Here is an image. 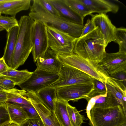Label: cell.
<instances>
[{
  "label": "cell",
  "mask_w": 126,
  "mask_h": 126,
  "mask_svg": "<svg viewBox=\"0 0 126 126\" xmlns=\"http://www.w3.org/2000/svg\"><path fill=\"white\" fill-rule=\"evenodd\" d=\"M105 42L98 27L85 35L75 39L73 52L97 64L105 56Z\"/></svg>",
  "instance_id": "6da1fadb"
},
{
  "label": "cell",
  "mask_w": 126,
  "mask_h": 126,
  "mask_svg": "<svg viewBox=\"0 0 126 126\" xmlns=\"http://www.w3.org/2000/svg\"><path fill=\"white\" fill-rule=\"evenodd\" d=\"M29 16L34 21H39L66 33L75 39L80 37L84 25L71 22L60 16L52 14L32 1Z\"/></svg>",
  "instance_id": "7a4b0ae2"
},
{
  "label": "cell",
  "mask_w": 126,
  "mask_h": 126,
  "mask_svg": "<svg viewBox=\"0 0 126 126\" xmlns=\"http://www.w3.org/2000/svg\"><path fill=\"white\" fill-rule=\"evenodd\" d=\"M34 21L29 16H21L18 23L17 40L12 60V68L16 70L23 64L32 52L33 46L31 29Z\"/></svg>",
  "instance_id": "3957f363"
},
{
  "label": "cell",
  "mask_w": 126,
  "mask_h": 126,
  "mask_svg": "<svg viewBox=\"0 0 126 126\" xmlns=\"http://www.w3.org/2000/svg\"><path fill=\"white\" fill-rule=\"evenodd\" d=\"M89 121L91 126H126V114L119 105L104 108H93Z\"/></svg>",
  "instance_id": "277c9868"
},
{
  "label": "cell",
  "mask_w": 126,
  "mask_h": 126,
  "mask_svg": "<svg viewBox=\"0 0 126 126\" xmlns=\"http://www.w3.org/2000/svg\"><path fill=\"white\" fill-rule=\"evenodd\" d=\"M57 57L62 64L76 68L104 83L109 77L100 70L97 64L73 52L71 54H57Z\"/></svg>",
  "instance_id": "5b68a950"
},
{
  "label": "cell",
  "mask_w": 126,
  "mask_h": 126,
  "mask_svg": "<svg viewBox=\"0 0 126 126\" xmlns=\"http://www.w3.org/2000/svg\"><path fill=\"white\" fill-rule=\"evenodd\" d=\"M47 25L48 47L57 54L73 53L75 38L51 26Z\"/></svg>",
  "instance_id": "8992f818"
},
{
  "label": "cell",
  "mask_w": 126,
  "mask_h": 126,
  "mask_svg": "<svg viewBox=\"0 0 126 126\" xmlns=\"http://www.w3.org/2000/svg\"><path fill=\"white\" fill-rule=\"evenodd\" d=\"M58 79L49 87L57 89L62 87L80 84L93 83L91 77L74 67L62 64L58 73Z\"/></svg>",
  "instance_id": "52a82bcc"
},
{
  "label": "cell",
  "mask_w": 126,
  "mask_h": 126,
  "mask_svg": "<svg viewBox=\"0 0 126 126\" xmlns=\"http://www.w3.org/2000/svg\"><path fill=\"white\" fill-rule=\"evenodd\" d=\"M58 74L36 69L26 81L18 85L27 92H36L49 86L58 79Z\"/></svg>",
  "instance_id": "ba28073f"
},
{
  "label": "cell",
  "mask_w": 126,
  "mask_h": 126,
  "mask_svg": "<svg viewBox=\"0 0 126 126\" xmlns=\"http://www.w3.org/2000/svg\"><path fill=\"white\" fill-rule=\"evenodd\" d=\"M93 83L80 84L66 86L57 89V97L65 102H77L85 99L88 102L94 89Z\"/></svg>",
  "instance_id": "9c48e42d"
},
{
  "label": "cell",
  "mask_w": 126,
  "mask_h": 126,
  "mask_svg": "<svg viewBox=\"0 0 126 126\" xmlns=\"http://www.w3.org/2000/svg\"><path fill=\"white\" fill-rule=\"evenodd\" d=\"M31 37L33 46L31 52L35 63L49 47L46 25L40 21H34L32 27Z\"/></svg>",
  "instance_id": "30bf717a"
},
{
  "label": "cell",
  "mask_w": 126,
  "mask_h": 126,
  "mask_svg": "<svg viewBox=\"0 0 126 126\" xmlns=\"http://www.w3.org/2000/svg\"><path fill=\"white\" fill-rule=\"evenodd\" d=\"M100 70L109 76L123 71H126V53L118 52H106L101 61L97 64Z\"/></svg>",
  "instance_id": "8fae6325"
},
{
  "label": "cell",
  "mask_w": 126,
  "mask_h": 126,
  "mask_svg": "<svg viewBox=\"0 0 126 126\" xmlns=\"http://www.w3.org/2000/svg\"><path fill=\"white\" fill-rule=\"evenodd\" d=\"M28 99L36 110L45 126H62L54 111L47 107L36 92H27Z\"/></svg>",
  "instance_id": "7c38bea8"
},
{
  "label": "cell",
  "mask_w": 126,
  "mask_h": 126,
  "mask_svg": "<svg viewBox=\"0 0 126 126\" xmlns=\"http://www.w3.org/2000/svg\"><path fill=\"white\" fill-rule=\"evenodd\" d=\"M91 20L95 28L98 27L102 34L107 47L109 43L115 41L114 31L116 27L106 14L90 15Z\"/></svg>",
  "instance_id": "4fadbf2b"
},
{
  "label": "cell",
  "mask_w": 126,
  "mask_h": 126,
  "mask_svg": "<svg viewBox=\"0 0 126 126\" xmlns=\"http://www.w3.org/2000/svg\"><path fill=\"white\" fill-rule=\"evenodd\" d=\"M36 69L58 74L62 64L57 57V54L49 47L45 53L36 60Z\"/></svg>",
  "instance_id": "5bb4252c"
},
{
  "label": "cell",
  "mask_w": 126,
  "mask_h": 126,
  "mask_svg": "<svg viewBox=\"0 0 126 126\" xmlns=\"http://www.w3.org/2000/svg\"><path fill=\"white\" fill-rule=\"evenodd\" d=\"M90 9L92 13L98 14H106L109 12L116 13L118 11V5L109 0H79Z\"/></svg>",
  "instance_id": "9a60e30c"
},
{
  "label": "cell",
  "mask_w": 126,
  "mask_h": 126,
  "mask_svg": "<svg viewBox=\"0 0 126 126\" xmlns=\"http://www.w3.org/2000/svg\"><path fill=\"white\" fill-rule=\"evenodd\" d=\"M48 0L58 12L60 16L72 23L83 24L84 19L70 8L63 0Z\"/></svg>",
  "instance_id": "2e32d148"
},
{
  "label": "cell",
  "mask_w": 126,
  "mask_h": 126,
  "mask_svg": "<svg viewBox=\"0 0 126 126\" xmlns=\"http://www.w3.org/2000/svg\"><path fill=\"white\" fill-rule=\"evenodd\" d=\"M31 1V0H9L0 4V13L16 17L18 13L30 8Z\"/></svg>",
  "instance_id": "e0dca14e"
},
{
  "label": "cell",
  "mask_w": 126,
  "mask_h": 126,
  "mask_svg": "<svg viewBox=\"0 0 126 126\" xmlns=\"http://www.w3.org/2000/svg\"><path fill=\"white\" fill-rule=\"evenodd\" d=\"M18 26L7 32V41L3 58L8 66L12 68V60L15 49L18 31Z\"/></svg>",
  "instance_id": "ac0fdd59"
},
{
  "label": "cell",
  "mask_w": 126,
  "mask_h": 126,
  "mask_svg": "<svg viewBox=\"0 0 126 126\" xmlns=\"http://www.w3.org/2000/svg\"><path fill=\"white\" fill-rule=\"evenodd\" d=\"M105 84L107 91L115 98L126 114V91L123 90L109 77L106 79Z\"/></svg>",
  "instance_id": "d6986e66"
},
{
  "label": "cell",
  "mask_w": 126,
  "mask_h": 126,
  "mask_svg": "<svg viewBox=\"0 0 126 126\" xmlns=\"http://www.w3.org/2000/svg\"><path fill=\"white\" fill-rule=\"evenodd\" d=\"M5 102L11 122L19 126L28 118L26 112L18 104L7 101Z\"/></svg>",
  "instance_id": "ffe728a7"
},
{
  "label": "cell",
  "mask_w": 126,
  "mask_h": 126,
  "mask_svg": "<svg viewBox=\"0 0 126 126\" xmlns=\"http://www.w3.org/2000/svg\"><path fill=\"white\" fill-rule=\"evenodd\" d=\"M68 103L57 97L54 102V111L59 121L62 126H72L67 109Z\"/></svg>",
  "instance_id": "44dd1931"
},
{
  "label": "cell",
  "mask_w": 126,
  "mask_h": 126,
  "mask_svg": "<svg viewBox=\"0 0 126 126\" xmlns=\"http://www.w3.org/2000/svg\"><path fill=\"white\" fill-rule=\"evenodd\" d=\"M32 73L27 69L18 70L9 67L6 72L0 74V77L10 80L18 86L28 79Z\"/></svg>",
  "instance_id": "7402d4cb"
},
{
  "label": "cell",
  "mask_w": 126,
  "mask_h": 126,
  "mask_svg": "<svg viewBox=\"0 0 126 126\" xmlns=\"http://www.w3.org/2000/svg\"><path fill=\"white\" fill-rule=\"evenodd\" d=\"M4 91L6 93L7 102L18 104L32 105L28 99L27 92L26 91L14 88Z\"/></svg>",
  "instance_id": "603a6c76"
},
{
  "label": "cell",
  "mask_w": 126,
  "mask_h": 126,
  "mask_svg": "<svg viewBox=\"0 0 126 126\" xmlns=\"http://www.w3.org/2000/svg\"><path fill=\"white\" fill-rule=\"evenodd\" d=\"M36 93L46 106L54 111V101L57 98V89L48 86L39 90Z\"/></svg>",
  "instance_id": "cb8c5ba5"
},
{
  "label": "cell",
  "mask_w": 126,
  "mask_h": 126,
  "mask_svg": "<svg viewBox=\"0 0 126 126\" xmlns=\"http://www.w3.org/2000/svg\"><path fill=\"white\" fill-rule=\"evenodd\" d=\"M65 4L73 11L83 19L92 13L88 8L79 0H63Z\"/></svg>",
  "instance_id": "d4e9b609"
},
{
  "label": "cell",
  "mask_w": 126,
  "mask_h": 126,
  "mask_svg": "<svg viewBox=\"0 0 126 126\" xmlns=\"http://www.w3.org/2000/svg\"><path fill=\"white\" fill-rule=\"evenodd\" d=\"M118 105L115 98L111 94L107 91L105 94L96 99L93 108H104Z\"/></svg>",
  "instance_id": "484cf974"
},
{
  "label": "cell",
  "mask_w": 126,
  "mask_h": 126,
  "mask_svg": "<svg viewBox=\"0 0 126 126\" xmlns=\"http://www.w3.org/2000/svg\"><path fill=\"white\" fill-rule=\"evenodd\" d=\"M67 109L69 120L72 126H81L85 120L84 116L80 114L76 107L68 103Z\"/></svg>",
  "instance_id": "4316f807"
},
{
  "label": "cell",
  "mask_w": 126,
  "mask_h": 126,
  "mask_svg": "<svg viewBox=\"0 0 126 126\" xmlns=\"http://www.w3.org/2000/svg\"><path fill=\"white\" fill-rule=\"evenodd\" d=\"M114 42L119 45V51L126 53V29L116 28L114 31Z\"/></svg>",
  "instance_id": "83f0119b"
},
{
  "label": "cell",
  "mask_w": 126,
  "mask_h": 126,
  "mask_svg": "<svg viewBox=\"0 0 126 126\" xmlns=\"http://www.w3.org/2000/svg\"><path fill=\"white\" fill-rule=\"evenodd\" d=\"M0 26L8 32L14 27L18 26L16 17L0 16Z\"/></svg>",
  "instance_id": "f1b7e54d"
},
{
  "label": "cell",
  "mask_w": 126,
  "mask_h": 126,
  "mask_svg": "<svg viewBox=\"0 0 126 126\" xmlns=\"http://www.w3.org/2000/svg\"><path fill=\"white\" fill-rule=\"evenodd\" d=\"M94 89L90 96V99L92 97L99 95H103L107 92L105 83L95 79L93 78Z\"/></svg>",
  "instance_id": "f546056e"
},
{
  "label": "cell",
  "mask_w": 126,
  "mask_h": 126,
  "mask_svg": "<svg viewBox=\"0 0 126 126\" xmlns=\"http://www.w3.org/2000/svg\"><path fill=\"white\" fill-rule=\"evenodd\" d=\"M112 79L124 91H126V71H123L110 75Z\"/></svg>",
  "instance_id": "4dcf8cb0"
},
{
  "label": "cell",
  "mask_w": 126,
  "mask_h": 126,
  "mask_svg": "<svg viewBox=\"0 0 126 126\" xmlns=\"http://www.w3.org/2000/svg\"><path fill=\"white\" fill-rule=\"evenodd\" d=\"M10 122L6 102H2L0 103V126Z\"/></svg>",
  "instance_id": "1f68e13d"
},
{
  "label": "cell",
  "mask_w": 126,
  "mask_h": 126,
  "mask_svg": "<svg viewBox=\"0 0 126 126\" xmlns=\"http://www.w3.org/2000/svg\"><path fill=\"white\" fill-rule=\"evenodd\" d=\"M36 1L40 5L49 13L60 16L58 12L48 0H36Z\"/></svg>",
  "instance_id": "d6a6232c"
},
{
  "label": "cell",
  "mask_w": 126,
  "mask_h": 126,
  "mask_svg": "<svg viewBox=\"0 0 126 126\" xmlns=\"http://www.w3.org/2000/svg\"><path fill=\"white\" fill-rule=\"evenodd\" d=\"M18 104L21 106L26 112L28 116V118L34 119L40 117L36 110L32 105H28Z\"/></svg>",
  "instance_id": "836d02e7"
},
{
  "label": "cell",
  "mask_w": 126,
  "mask_h": 126,
  "mask_svg": "<svg viewBox=\"0 0 126 126\" xmlns=\"http://www.w3.org/2000/svg\"><path fill=\"white\" fill-rule=\"evenodd\" d=\"M19 126H45L40 117L34 119L27 118Z\"/></svg>",
  "instance_id": "e575fe53"
},
{
  "label": "cell",
  "mask_w": 126,
  "mask_h": 126,
  "mask_svg": "<svg viewBox=\"0 0 126 126\" xmlns=\"http://www.w3.org/2000/svg\"><path fill=\"white\" fill-rule=\"evenodd\" d=\"M15 83L9 79L0 77V87L4 90L14 88Z\"/></svg>",
  "instance_id": "d590c367"
},
{
  "label": "cell",
  "mask_w": 126,
  "mask_h": 126,
  "mask_svg": "<svg viewBox=\"0 0 126 126\" xmlns=\"http://www.w3.org/2000/svg\"><path fill=\"white\" fill-rule=\"evenodd\" d=\"M95 28V27L92 20L89 19H88L82 29L80 37L91 32Z\"/></svg>",
  "instance_id": "8d00e7d4"
},
{
  "label": "cell",
  "mask_w": 126,
  "mask_h": 126,
  "mask_svg": "<svg viewBox=\"0 0 126 126\" xmlns=\"http://www.w3.org/2000/svg\"><path fill=\"white\" fill-rule=\"evenodd\" d=\"M103 95H99L93 97L88 102V103L86 109V112L89 120H90V111L94 105L95 100Z\"/></svg>",
  "instance_id": "74e56055"
},
{
  "label": "cell",
  "mask_w": 126,
  "mask_h": 126,
  "mask_svg": "<svg viewBox=\"0 0 126 126\" xmlns=\"http://www.w3.org/2000/svg\"><path fill=\"white\" fill-rule=\"evenodd\" d=\"M9 67L3 57L0 58V74L6 72Z\"/></svg>",
  "instance_id": "f35d334b"
},
{
  "label": "cell",
  "mask_w": 126,
  "mask_h": 126,
  "mask_svg": "<svg viewBox=\"0 0 126 126\" xmlns=\"http://www.w3.org/2000/svg\"><path fill=\"white\" fill-rule=\"evenodd\" d=\"M7 100L6 93L4 90L3 91H0V102H5Z\"/></svg>",
  "instance_id": "ab89813d"
},
{
  "label": "cell",
  "mask_w": 126,
  "mask_h": 126,
  "mask_svg": "<svg viewBox=\"0 0 126 126\" xmlns=\"http://www.w3.org/2000/svg\"><path fill=\"white\" fill-rule=\"evenodd\" d=\"M3 126H19L18 125L14 123L10 122L7 124Z\"/></svg>",
  "instance_id": "60d3db41"
},
{
  "label": "cell",
  "mask_w": 126,
  "mask_h": 126,
  "mask_svg": "<svg viewBox=\"0 0 126 126\" xmlns=\"http://www.w3.org/2000/svg\"><path fill=\"white\" fill-rule=\"evenodd\" d=\"M9 0H0V4L8 1Z\"/></svg>",
  "instance_id": "b9f144b4"
},
{
  "label": "cell",
  "mask_w": 126,
  "mask_h": 126,
  "mask_svg": "<svg viewBox=\"0 0 126 126\" xmlns=\"http://www.w3.org/2000/svg\"><path fill=\"white\" fill-rule=\"evenodd\" d=\"M4 30V29L1 26H0V32Z\"/></svg>",
  "instance_id": "7bdbcfd3"
},
{
  "label": "cell",
  "mask_w": 126,
  "mask_h": 126,
  "mask_svg": "<svg viewBox=\"0 0 126 126\" xmlns=\"http://www.w3.org/2000/svg\"><path fill=\"white\" fill-rule=\"evenodd\" d=\"M3 89H2L0 87V91H3Z\"/></svg>",
  "instance_id": "ee69618b"
},
{
  "label": "cell",
  "mask_w": 126,
  "mask_h": 126,
  "mask_svg": "<svg viewBox=\"0 0 126 126\" xmlns=\"http://www.w3.org/2000/svg\"><path fill=\"white\" fill-rule=\"evenodd\" d=\"M1 14L0 13V16H1Z\"/></svg>",
  "instance_id": "f6af8a7d"
},
{
  "label": "cell",
  "mask_w": 126,
  "mask_h": 126,
  "mask_svg": "<svg viewBox=\"0 0 126 126\" xmlns=\"http://www.w3.org/2000/svg\"><path fill=\"white\" fill-rule=\"evenodd\" d=\"M2 102H0V103H2Z\"/></svg>",
  "instance_id": "bcb514c9"
}]
</instances>
